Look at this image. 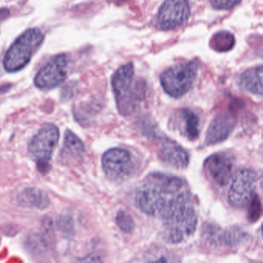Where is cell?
Wrapping results in <instances>:
<instances>
[{"label": "cell", "mask_w": 263, "mask_h": 263, "mask_svg": "<svg viewBox=\"0 0 263 263\" xmlns=\"http://www.w3.org/2000/svg\"><path fill=\"white\" fill-rule=\"evenodd\" d=\"M24 246L26 250L32 255H41L48 249L41 234L34 233V232L29 234L26 237Z\"/></svg>", "instance_id": "ffe728a7"}, {"label": "cell", "mask_w": 263, "mask_h": 263, "mask_svg": "<svg viewBox=\"0 0 263 263\" xmlns=\"http://www.w3.org/2000/svg\"><path fill=\"white\" fill-rule=\"evenodd\" d=\"M257 174L250 168L238 171L232 179L229 192V201L235 208H244L253 196L256 186Z\"/></svg>", "instance_id": "9c48e42d"}, {"label": "cell", "mask_w": 263, "mask_h": 263, "mask_svg": "<svg viewBox=\"0 0 263 263\" xmlns=\"http://www.w3.org/2000/svg\"><path fill=\"white\" fill-rule=\"evenodd\" d=\"M111 84L119 113L123 116L133 115L145 99V81L135 78L134 65L129 63L115 71Z\"/></svg>", "instance_id": "7a4b0ae2"}, {"label": "cell", "mask_w": 263, "mask_h": 263, "mask_svg": "<svg viewBox=\"0 0 263 263\" xmlns=\"http://www.w3.org/2000/svg\"><path fill=\"white\" fill-rule=\"evenodd\" d=\"M44 41L40 29L31 28L19 36L7 50L4 60V67L9 73H15L25 67L33 53Z\"/></svg>", "instance_id": "3957f363"}, {"label": "cell", "mask_w": 263, "mask_h": 263, "mask_svg": "<svg viewBox=\"0 0 263 263\" xmlns=\"http://www.w3.org/2000/svg\"><path fill=\"white\" fill-rule=\"evenodd\" d=\"M67 59L65 55H58L39 70L34 84L42 90H51L64 82L67 77Z\"/></svg>", "instance_id": "8fae6325"}, {"label": "cell", "mask_w": 263, "mask_h": 263, "mask_svg": "<svg viewBox=\"0 0 263 263\" xmlns=\"http://www.w3.org/2000/svg\"><path fill=\"white\" fill-rule=\"evenodd\" d=\"M190 16L187 0H165L156 18V27L160 30H174L183 25Z\"/></svg>", "instance_id": "30bf717a"}, {"label": "cell", "mask_w": 263, "mask_h": 263, "mask_svg": "<svg viewBox=\"0 0 263 263\" xmlns=\"http://www.w3.org/2000/svg\"><path fill=\"white\" fill-rule=\"evenodd\" d=\"M116 222L120 229L124 233H132L135 229L133 218L130 216V214L122 209L118 211L117 213Z\"/></svg>", "instance_id": "603a6c76"}, {"label": "cell", "mask_w": 263, "mask_h": 263, "mask_svg": "<svg viewBox=\"0 0 263 263\" xmlns=\"http://www.w3.org/2000/svg\"><path fill=\"white\" fill-rule=\"evenodd\" d=\"M85 152V146L81 138L71 130H66L61 153L63 161L68 164L80 162L84 158Z\"/></svg>", "instance_id": "9a60e30c"}, {"label": "cell", "mask_w": 263, "mask_h": 263, "mask_svg": "<svg viewBox=\"0 0 263 263\" xmlns=\"http://www.w3.org/2000/svg\"><path fill=\"white\" fill-rule=\"evenodd\" d=\"M248 219L250 222H255L259 219L261 214V200L256 193L254 194L248 203Z\"/></svg>", "instance_id": "cb8c5ba5"}, {"label": "cell", "mask_w": 263, "mask_h": 263, "mask_svg": "<svg viewBox=\"0 0 263 263\" xmlns=\"http://www.w3.org/2000/svg\"><path fill=\"white\" fill-rule=\"evenodd\" d=\"M16 201L22 207L44 210L50 204L47 194L42 189L27 187L21 189L16 195Z\"/></svg>", "instance_id": "2e32d148"}, {"label": "cell", "mask_w": 263, "mask_h": 263, "mask_svg": "<svg viewBox=\"0 0 263 263\" xmlns=\"http://www.w3.org/2000/svg\"><path fill=\"white\" fill-rule=\"evenodd\" d=\"M204 167L214 183L220 187H224L232 179L235 159L229 153L218 152L206 159Z\"/></svg>", "instance_id": "7c38bea8"}, {"label": "cell", "mask_w": 263, "mask_h": 263, "mask_svg": "<svg viewBox=\"0 0 263 263\" xmlns=\"http://www.w3.org/2000/svg\"><path fill=\"white\" fill-rule=\"evenodd\" d=\"M82 261H101V259L99 257L95 255H90L86 257L84 259L81 260Z\"/></svg>", "instance_id": "4316f807"}, {"label": "cell", "mask_w": 263, "mask_h": 263, "mask_svg": "<svg viewBox=\"0 0 263 263\" xmlns=\"http://www.w3.org/2000/svg\"><path fill=\"white\" fill-rule=\"evenodd\" d=\"M195 61L172 66L160 77L161 86L166 93L174 98H179L187 93L193 86L198 71Z\"/></svg>", "instance_id": "5b68a950"}, {"label": "cell", "mask_w": 263, "mask_h": 263, "mask_svg": "<svg viewBox=\"0 0 263 263\" xmlns=\"http://www.w3.org/2000/svg\"><path fill=\"white\" fill-rule=\"evenodd\" d=\"M201 237L204 242L213 249H234L247 242L249 235L240 226L222 229L215 223H206L203 226Z\"/></svg>", "instance_id": "8992f818"}, {"label": "cell", "mask_w": 263, "mask_h": 263, "mask_svg": "<svg viewBox=\"0 0 263 263\" xmlns=\"http://www.w3.org/2000/svg\"><path fill=\"white\" fill-rule=\"evenodd\" d=\"M177 118L181 121L183 135L189 140L194 141L199 135L200 120L198 115L190 109L184 108L177 114Z\"/></svg>", "instance_id": "ac0fdd59"}, {"label": "cell", "mask_w": 263, "mask_h": 263, "mask_svg": "<svg viewBox=\"0 0 263 263\" xmlns=\"http://www.w3.org/2000/svg\"><path fill=\"white\" fill-rule=\"evenodd\" d=\"M240 2L241 0H211L212 7L221 10H231Z\"/></svg>", "instance_id": "d4e9b609"}, {"label": "cell", "mask_w": 263, "mask_h": 263, "mask_svg": "<svg viewBox=\"0 0 263 263\" xmlns=\"http://www.w3.org/2000/svg\"><path fill=\"white\" fill-rule=\"evenodd\" d=\"M240 88L252 95H262V67L249 69L238 79Z\"/></svg>", "instance_id": "e0dca14e"}, {"label": "cell", "mask_w": 263, "mask_h": 263, "mask_svg": "<svg viewBox=\"0 0 263 263\" xmlns=\"http://www.w3.org/2000/svg\"><path fill=\"white\" fill-rule=\"evenodd\" d=\"M135 203L141 212L162 221L195 206L186 181L159 172L149 174L139 183L135 191Z\"/></svg>", "instance_id": "6da1fadb"}, {"label": "cell", "mask_w": 263, "mask_h": 263, "mask_svg": "<svg viewBox=\"0 0 263 263\" xmlns=\"http://www.w3.org/2000/svg\"><path fill=\"white\" fill-rule=\"evenodd\" d=\"M197 226L198 213L193 207L163 222V239L170 244H179L195 233Z\"/></svg>", "instance_id": "52a82bcc"}, {"label": "cell", "mask_w": 263, "mask_h": 263, "mask_svg": "<svg viewBox=\"0 0 263 263\" xmlns=\"http://www.w3.org/2000/svg\"><path fill=\"white\" fill-rule=\"evenodd\" d=\"M41 230V237L45 241L48 249L54 247L55 243H56V236H55L54 224H53L51 218L47 216L43 218Z\"/></svg>", "instance_id": "44dd1931"}, {"label": "cell", "mask_w": 263, "mask_h": 263, "mask_svg": "<svg viewBox=\"0 0 263 263\" xmlns=\"http://www.w3.org/2000/svg\"><path fill=\"white\" fill-rule=\"evenodd\" d=\"M236 125L235 109H229L218 114L209 124L206 132L205 143L208 145L226 141Z\"/></svg>", "instance_id": "4fadbf2b"}, {"label": "cell", "mask_w": 263, "mask_h": 263, "mask_svg": "<svg viewBox=\"0 0 263 263\" xmlns=\"http://www.w3.org/2000/svg\"><path fill=\"white\" fill-rule=\"evenodd\" d=\"M235 37L227 31L215 33L210 41V46L213 50L219 52L229 51L235 45Z\"/></svg>", "instance_id": "d6986e66"}, {"label": "cell", "mask_w": 263, "mask_h": 263, "mask_svg": "<svg viewBox=\"0 0 263 263\" xmlns=\"http://www.w3.org/2000/svg\"><path fill=\"white\" fill-rule=\"evenodd\" d=\"M9 13H10V12L7 9H0V20L7 17Z\"/></svg>", "instance_id": "83f0119b"}, {"label": "cell", "mask_w": 263, "mask_h": 263, "mask_svg": "<svg viewBox=\"0 0 263 263\" xmlns=\"http://www.w3.org/2000/svg\"><path fill=\"white\" fill-rule=\"evenodd\" d=\"M145 261H172L170 257L167 254L164 253V255L159 253L157 254L156 252H150L148 255H147V258L145 257Z\"/></svg>", "instance_id": "484cf974"}, {"label": "cell", "mask_w": 263, "mask_h": 263, "mask_svg": "<svg viewBox=\"0 0 263 263\" xmlns=\"http://www.w3.org/2000/svg\"><path fill=\"white\" fill-rule=\"evenodd\" d=\"M158 141V153L160 159L177 169H184L189 163V155L176 141L161 135Z\"/></svg>", "instance_id": "5bb4252c"}, {"label": "cell", "mask_w": 263, "mask_h": 263, "mask_svg": "<svg viewBox=\"0 0 263 263\" xmlns=\"http://www.w3.org/2000/svg\"><path fill=\"white\" fill-rule=\"evenodd\" d=\"M102 167L104 173L110 180L122 182L134 173L133 155L126 149L120 147L109 149L103 155Z\"/></svg>", "instance_id": "ba28073f"}, {"label": "cell", "mask_w": 263, "mask_h": 263, "mask_svg": "<svg viewBox=\"0 0 263 263\" xmlns=\"http://www.w3.org/2000/svg\"><path fill=\"white\" fill-rule=\"evenodd\" d=\"M56 224L58 230L65 236H72L74 234V223L70 214H61L57 220Z\"/></svg>", "instance_id": "7402d4cb"}, {"label": "cell", "mask_w": 263, "mask_h": 263, "mask_svg": "<svg viewBox=\"0 0 263 263\" xmlns=\"http://www.w3.org/2000/svg\"><path fill=\"white\" fill-rule=\"evenodd\" d=\"M59 139V128L53 124H44L32 137L28 144V152L30 157L36 161L40 172L46 173L50 170L52 155Z\"/></svg>", "instance_id": "277c9868"}]
</instances>
